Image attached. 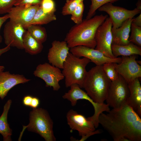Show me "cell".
<instances>
[{
    "label": "cell",
    "instance_id": "1",
    "mask_svg": "<svg viewBox=\"0 0 141 141\" xmlns=\"http://www.w3.org/2000/svg\"><path fill=\"white\" fill-rule=\"evenodd\" d=\"M101 113L99 123L115 141H140V117L126 104Z\"/></svg>",
    "mask_w": 141,
    "mask_h": 141
},
{
    "label": "cell",
    "instance_id": "2",
    "mask_svg": "<svg viewBox=\"0 0 141 141\" xmlns=\"http://www.w3.org/2000/svg\"><path fill=\"white\" fill-rule=\"evenodd\" d=\"M108 17L107 15H95L83 20L80 23L73 26L67 34L64 40L68 48L70 49L81 45L95 49L97 30Z\"/></svg>",
    "mask_w": 141,
    "mask_h": 141
},
{
    "label": "cell",
    "instance_id": "3",
    "mask_svg": "<svg viewBox=\"0 0 141 141\" xmlns=\"http://www.w3.org/2000/svg\"><path fill=\"white\" fill-rule=\"evenodd\" d=\"M111 82L102 65H96L87 71L82 88L95 102L102 104L107 98Z\"/></svg>",
    "mask_w": 141,
    "mask_h": 141
},
{
    "label": "cell",
    "instance_id": "4",
    "mask_svg": "<svg viewBox=\"0 0 141 141\" xmlns=\"http://www.w3.org/2000/svg\"><path fill=\"white\" fill-rule=\"evenodd\" d=\"M29 120L28 125L23 126L19 140H20L26 128L39 134L46 141L56 140L53 130V122L47 111L41 108L33 109L30 113Z\"/></svg>",
    "mask_w": 141,
    "mask_h": 141
},
{
    "label": "cell",
    "instance_id": "5",
    "mask_svg": "<svg viewBox=\"0 0 141 141\" xmlns=\"http://www.w3.org/2000/svg\"><path fill=\"white\" fill-rule=\"evenodd\" d=\"M90 62L87 58H80L69 53L63 63L62 71L66 87L77 84L82 88L87 72L86 67Z\"/></svg>",
    "mask_w": 141,
    "mask_h": 141
},
{
    "label": "cell",
    "instance_id": "6",
    "mask_svg": "<svg viewBox=\"0 0 141 141\" xmlns=\"http://www.w3.org/2000/svg\"><path fill=\"white\" fill-rule=\"evenodd\" d=\"M70 87L68 91L63 96V98L69 101L73 106L76 104L77 101L79 99H85L91 103L93 107L94 113L92 116L88 118L93 122L95 127L97 128L99 125V115L102 113L104 111L108 112L110 110L109 105L104 103L100 104L95 102L77 84H73Z\"/></svg>",
    "mask_w": 141,
    "mask_h": 141
},
{
    "label": "cell",
    "instance_id": "7",
    "mask_svg": "<svg viewBox=\"0 0 141 141\" xmlns=\"http://www.w3.org/2000/svg\"><path fill=\"white\" fill-rule=\"evenodd\" d=\"M66 118L70 127L72 130L77 131L79 135L81 136L79 141H84L91 136L101 133L100 130H96L92 121L73 109L68 112Z\"/></svg>",
    "mask_w": 141,
    "mask_h": 141
},
{
    "label": "cell",
    "instance_id": "8",
    "mask_svg": "<svg viewBox=\"0 0 141 141\" xmlns=\"http://www.w3.org/2000/svg\"><path fill=\"white\" fill-rule=\"evenodd\" d=\"M129 95L128 83L119 74L116 80L111 81L105 101L109 107L119 108L126 104Z\"/></svg>",
    "mask_w": 141,
    "mask_h": 141
},
{
    "label": "cell",
    "instance_id": "9",
    "mask_svg": "<svg viewBox=\"0 0 141 141\" xmlns=\"http://www.w3.org/2000/svg\"><path fill=\"white\" fill-rule=\"evenodd\" d=\"M112 27L111 20L108 17L97 30L95 36L96 46L95 49L107 57L114 58L116 57L113 54L111 48L113 40Z\"/></svg>",
    "mask_w": 141,
    "mask_h": 141
},
{
    "label": "cell",
    "instance_id": "10",
    "mask_svg": "<svg viewBox=\"0 0 141 141\" xmlns=\"http://www.w3.org/2000/svg\"><path fill=\"white\" fill-rule=\"evenodd\" d=\"M33 74L43 80L46 87H52L55 91L60 89L59 82L64 78L60 69L46 62L38 65Z\"/></svg>",
    "mask_w": 141,
    "mask_h": 141
},
{
    "label": "cell",
    "instance_id": "11",
    "mask_svg": "<svg viewBox=\"0 0 141 141\" xmlns=\"http://www.w3.org/2000/svg\"><path fill=\"white\" fill-rule=\"evenodd\" d=\"M98 10L100 11L105 12L109 15L112 24V28L114 29L120 27L127 19L133 18L141 12V9L137 8L132 10H129L114 5L111 3L104 4Z\"/></svg>",
    "mask_w": 141,
    "mask_h": 141
},
{
    "label": "cell",
    "instance_id": "12",
    "mask_svg": "<svg viewBox=\"0 0 141 141\" xmlns=\"http://www.w3.org/2000/svg\"><path fill=\"white\" fill-rule=\"evenodd\" d=\"M136 58V55L122 56L120 63H114L117 71L128 83L141 77V66Z\"/></svg>",
    "mask_w": 141,
    "mask_h": 141
},
{
    "label": "cell",
    "instance_id": "13",
    "mask_svg": "<svg viewBox=\"0 0 141 141\" xmlns=\"http://www.w3.org/2000/svg\"><path fill=\"white\" fill-rule=\"evenodd\" d=\"M70 52L75 56L80 57H85L96 65H102L108 62L119 63L121 57L111 58L107 57L102 52L95 49L83 46H78L70 49Z\"/></svg>",
    "mask_w": 141,
    "mask_h": 141
},
{
    "label": "cell",
    "instance_id": "14",
    "mask_svg": "<svg viewBox=\"0 0 141 141\" xmlns=\"http://www.w3.org/2000/svg\"><path fill=\"white\" fill-rule=\"evenodd\" d=\"M40 5L26 4L14 6L8 13L9 20L21 25L27 29Z\"/></svg>",
    "mask_w": 141,
    "mask_h": 141
},
{
    "label": "cell",
    "instance_id": "15",
    "mask_svg": "<svg viewBox=\"0 0 141 141\" xmlns=\"http://www.w3.org/2000/svg\"><path fill=\"white\" fill-rule=\"evenodd\" d=\"M27 30L21 25L9 20L3 30L4 42L6 46L24 49L23 38Z\"/></svg>",
    "mask_w": 141,
    "mask_h": 141
},
{
    "label": "cell",
    "instance_id": "16",
    "mask_svg": "<svg viewBox=\"0 0 141 141\" xmlns=\"http://www.w3.org/2000/svg\"><path fill=\"white\" fill-rule=\"evenodd\" d=\"M69 50L70 48L64 40L53 41L48 54L49 63L60 69H62L63 63L69 52Z\"/></svg>",
    "mask_w": 141,
    "mask_h": 141
},
{
    "label": "cell",
    "instance_id": "17",
    "mask_svg": "<svg viewBox=\"0 0 141 141\" xmlns=\"http://www.w3.org/2000/svg\"><path fill=\"white\" fill-rule=\"evenodd\" d=\"M30 80L22 75L11 74L8 71L0 72V98L3 99L13 87L18 84L27 83Z\"/></svg>",
    "mask_w": 141,
    "mask_h": 141
},
{
    "label": "cell",
    "instance_id": "18",
    "mask_svg": "<svg viewBox=\"0 0 141 141\" xmlns=\"http://www.w3.org/2000/svg\"><path fill=\"white\" fill-rule=\"evenodd\" d=\"M139 78H136L128 83L130 95L126 104L141 117V86Z\"/></svg>",
    "mask_w": 141,
    "mask_h": 141
},
{
    "label": "cell",
    "instance_id": "19",
    "mask_svg": "<svg viewBox=\"0 0 141 141\" xmlns=\"http://www.w3.org/2000/svg\"><path fill=\"white\" fill-rule=\"evenodd\" d=\"M133 19L130 18L127 19L118 28L114 29L112 27V44L123 45L130 42L129 40V34Z\"/></svg>",
    "mask_w": 141,
    "mask_h": 141
},
{
    "label": "cell",
    "instance_id": "20",
    "mask_svg": "<svg viewBox=\"0 0 141 141\" xmlns=\"http://www.w3.org/2000/svg\"><path fill=\"white\" fill-rule=\"evenodd\" d=\"M12 103V100L9 99L4 104L2 113L0 116V134L4 141L11 140L12 130L10 128L7 121L8 114Z\"/></svg>",
    "mask_w": 141,
    "mask_h": 141
},
{
    "label": "cell",
    "instance_id": "21",
    "mask_svg": "<svg viewBox=\"0 0 141 141\" xmlns=\"http://www.w3.org/2000/svg\"><path fill=\"white\" fill-rule=\"evenodd\" d=\"M111 48L112 54L115 57L120 56L141 55V47L131 42L125 45L112 44Z\"/></svg>",
    "mask_w": 141,
    "mask_h": 141
},
{
    "label": "cell",
    "instance_id": "22",
    "mask_svg": "<svg viewBox=\"0 0 141 141\" xmlns=\"http://www.w3.org/2000/svg\"><path fill=\"white\" fill-rule=\"evenodd\" d=\"M23 40L24 49L30 54H37L43 49L42 44L33 37L27 30L24 34Z\"/></svg>",
    "mask_w": 141,
    "mask_h": 141
},
{
    "label": "cell",
    "instance_id": "23",
    "mask_svg": "<svg viewBox=\"0 0 141 141\" xmlns=\"http://www.w3.org/2000/svg\"><path fill=\"white\" fill-rule=\"evenodd\" d=\"M57 19L54 13H48L44 12L40 5L39 7L33 17L31 25H41L46 24Z\"/></svg>",
    "mask_w": 141,
    "mask_h": 141
},
{
    "label": "cell",
    "instance_id": "24",
    "mask_svg": "<svg viewBox=\"0 0 141 141\" xmlns=\"http://www.w3.org/2000/svg\"><path fill=\"white\" fill-rule=\"evenodd\" d=\"M26 30L37 41L43 44L47 38L46 29L40 25L31 24L29 25Z\"/></svg>",
    "mask_w": 141,
    "mask_h": 141
},
{
    "label": "cell",
    "instance_id": "25",
    "mask_svg": "<svg viewBox=\"0 0 141 141\" xmlns=\"http://www.w3.org/2000/svg\"><path fill=\"white\" fill-rule=\"evenodd\" d=\"M91 4L86 19H89L95 14L96 10L104 4L109 3H113L119 0H90Z\"/></svg>",
    "mask_w": 141,
    "mask_h": 141
},
{
    "label": "cell",
    "instance_id": "26",
    "mask_svg": "<svg viewBox=\"0 0 141 141\" xmlns=\"http://www.w3.org/2000/svg\"><path fill=\"white\" fill-rule=\"evenodd\" d=\"M102 66L105 75L111 81L116 80L118 78L119 74L115 69L114 63H106Z\"/></svg>",
    "mask_w": 141,
    "mask_h": 141
},
{
    "label": "cell",
    "instance_id": "27",
    "mask_svg": "<svg viewBox=\"0 0 141 141\" xmlns=\"http://www.w3.org/2000/svg\"><path fill=\"white\" fill-rule=\"evenodd\" d=\"M131 34L129 38L130 42L141 47V27L132 23L131 27Z\"/></svg>",
    "mask_w": 141,
    "mask_h": 141
},
{
    "label": "cell",
    "instance_id": "28",
    "mask_svg": "<svg viewBox=\"0 0 141 141\" xmlns=\"http://www.w3.org/2000/svg\"><path fill=\"white\" fill-rule=\"evenodd\" d=\"M84 9L83 2L80 3L71 14V20L75 24L81 23L83 20V17Z\"/></svg>",
    "mask_w": 141,
    "mask_h": 141
},
{
    "label": "cell",
    "instance_id": "29",
    "mask_svg": "<svg viewBox=\"0 0 141 141\" xmlns=\"http://www.w3.org/2000/svg\"><path fill=\"white\" fill-rule=\"evenodd\" d=\"M84 0H67L62 9V14L64 16L71 15L77 6Z\"/></svg>",
    "mask_w": 141,
    "mask_h": 141
},
{
    "label": "cell",
    "instance_id": "30",
    "mask_svg": "<svg viewBox=\"0 0 141 141\" xmlns=\"http://www.w3.org/2000/svg\"><path fill=\"white\" fill-rule=\"evenodd\" d=\"M18 0H0V14L8 13Z\"/></svg>",
    "mask_w": 141,
    "mask_h": 141
},
{
    "label": "cell",
    "instance_id": "31",
    "mask_svg": "<svg viewBox=\"0 0 141 141\" xmlns=\"http://www.w3.org/2000/svg\"><path fill=\"white\" fill-rule=\"evenodd\" d=\"M40 6L43 11L46 13H54L56 11L53 0H42Z\"/></svg>",
    "mask_w": 141,
    "mask_h": 141
},
{
    "label": "cell",
    "instance_id": "32",
    "mask_svg": "<svg viewBox=\"0 0 141 141\" xmlns=\"http://www.w3.org/2000/svg\"><path fill=\"white\" fill-rule=\"evenodd\" d=\"M42 0H18L14 6L26 4L32 5H40Z\"/></svg>",
    "mask_w": 141,
    "mask_h": 141
},
{
    "label": "cell",
    "instance_id": "33",
    "mask_svg": "<svg viewBox=\"0 0 141 141\" xmlns=\"http://www.w3.org/2000/svg\"><path fill=\"white\" fill-rule=\"evenodd\" d=\"M33 97L30 95L25 96L22 100L23 103L25 105L30 107Z\"/></svg>",
    "mask_w": 141,
    "mask_h": 141
},
{
    "label": "cell",
    "instance_id": "34",
    "mask_svg": "<svg viewBox=\"0 0 141 141\" xmlns=\"http://www.w3.org/2000/svg\"><path fill=\"white\" fill-rule=\"evenodd\" d=\"M9 19V16L8 14L3 16L0 17V31L3 24ZM2 37L0 34V44L2 42Z\"/></svg>",
    "mask_w": 141,
    "mask_h": 141
},
{
    "label": "cell",
    "instance_id": "35",
    "mask_svg": "<svg viewBox=\"0 0 141 141\" xmlns=\"http://www.w3.org/2000/svg\"><path fill=\"white\" fill-rule=\"evenodd\" d=\"M40 103V100L38 98L36 97H33L30 107L33 109L37 108L39 105Z\"/></svg>",
    "mask_w": 141,
    "mask_h": 141
},
{
    "label": "cell",
    "instance_id": "36",
    "mask_svg": "<svg viewBox=\"0 0 141 141\" xmlns=\"http://www.w3.org/2000/svg\"><path fill=\"white\" fill-rule=\"evenodd\" d=\"M132 23L135 25L141 27V14L136 17L133 18Z\"/></svg>",
    "mask_w": 141,
    "mask_h": 141
},
{
    "label": "cell",
    "instance_id": "37",
    "mask_svg": "<svg viewBox=\"0 0 141 141\" xmlns=\"http://www.w3.org/2000/svg\"><path fill=\"white\" fill-rule=\"evenodd\" d=\"M10 49L9 46H6L4 48L0 49V57L3 54L9 51Z\"/></svg>",
    "mask_w": 141,
    "mask_h": 141
},
{
    "label": "cell",
    "instance_id": "38",
    "mask_svg": "<svg viewBox=\"0 0 141 141\" xmlns=\"http://www.w3.org/2000/svg\"><path fill=\"white\" fill-rule=\"evenodd\" d=\"M137 8L141 9V0H138L136 4Z\"/></svg>",
    "mask_w": 141,
    "mask_h": 141
},
{
    "label": "cell",
    "instance_id": "39",
    "mask_svg": "<svg viewBox=\"0 0 141 141\" xmlns=\"http://www.w3.org/2000/svg\"><path fill=\"white\" fill-rule=\"evenodd\" d=\"M4 67L3 66L1 65L0 64V72L4 71Z\"/></svg>",
    "mask_w": 141,
    "mask_h": 141
}]
</instances>
